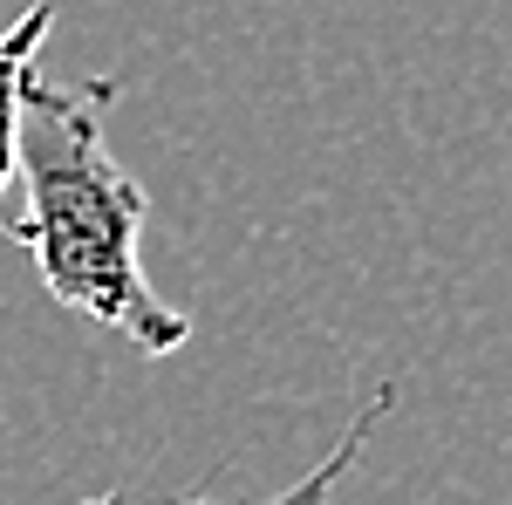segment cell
I'll use <instances>...</instances> for the list:
<instances>
[{
  "instance_id": "1",
  "label": "cell",
  "mask_w": 512,
  "mask_h": 505,
  "mask_svg": "<svg viewBox=\"0 0 512 505\" xmlns=\"http://www.w3.org/2000/svg\"><path fill=\"white\" fill-rule=\"evenodd\" d=\"M117 96V76L28 82L21 157H14L21 205L7 212L0 233L28 246L41 287L62 308L130 335L144 355H178L192 342V321L144 280V260H137L151 198L110 157V137H103Z\"/></svg>"
},
{
  "instance_id": "3",
  "label": "cell",
  "mask_w": 512,
  "mask_h": 505,
  "mask_svg": "<svg viewBox=\"0 0 512 505\" xmlns=\"http://www.w3.org/2000/svg\"><path fill=\"white\" fill-rule=\"evenodd\" d=\"M390 410H396V389L383 383V389H376V396H369V403H362V410L349 417V430L335 437V451H328V458H321L308 478H294V485H280L274 499H253V505H328V499H335V485H342V478L362 465L369 437H376V424H383ZM82 505H117V499H82ZM178 505H226V499H212V492H192V499H178Z\"/></svg>"
},
{
  "instance_id": "2",
  "label": "cell",
  "mask_w": 512,
  "mask_h": 505,
  "mask_svg": "<svg viewBox=\"0 0 512 505\" xmlns=\"http://www.w3.org/2000/svg\"><path fill=\"white\" fill-rule=\"evenodd\" d=\"M55 28V0H35L7 35H0V226H7V192H14V157H21V103L35 82V55Z\"/></svg>"
}]
</instances>
